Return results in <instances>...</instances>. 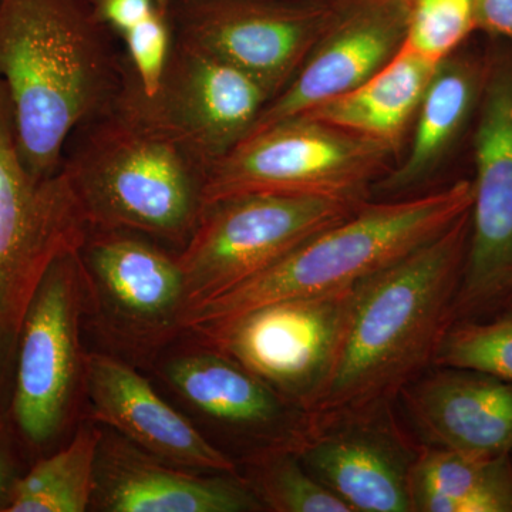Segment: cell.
I'll use <instances>...</instances> for the list:
<instances>
[{
  "label": "cell",
  "mask_w": 512,
  "mask_h": 512,
  "mask_svg": "<svg viewBox=\"0 0 512 512\" xmlns=\"http://www.w3.org/2000/svg\"><path fill=\"white\" fill-rule=\"evenodd\" d=\"M468 239L470 210L360 282L335 359L306 416L393 406L404 387L433 367L451 325Z\"/></svg>",
  "instance_id": "obj_1"
},
{
  "label": "cell",
  "mask_w": 512,
  "mask_h": 512,
  "mask_svg": "<svg viewBox=\"0 0 512 512\" xmlns=\"http://www.w3.org/2000/svg\"><path fill=\"white\" fill-rule=\"evenodd\" d=\"M126 66L89 0H0V77L33 177L62 170L67 138L117 99Z\"/></svg>",
  "instance_id": "obj_2"
},
{
  "label": "cell",
  "mask_w": 512,
  "mask_h": 512,
  "mask_svg": "<svg viewBox=\"0 0 512 512\" xmlns=\"http://www.w3.org/2000/svg\"><path fill=\"white\" fill-rule=\"evenodd\" d=\"M62 171L90 227L138 232L178 252L200 222L210 165L116 99L74 128Z\"/></svg>",
  "instance_id": "obj_3"
},
{
  "label": "cell",
  "mask_w": 512,
  "mask_h": 512,
  "mask_svg": "<svg viewBox=\"0 0 512 512\" xmlns=\"http://www.w3.org/2000/svg\"><path fill=\"white\" fill-rule=\"evenodd\" d=\"M473 204V181L369 200L247 281L192 306L183 330L227 325L271 303L339 291L362 282L446 231Z\"/></svg>",
  "instance_id": "obj_4"
},
{
  "label": "cell",
  "mask_w": 512,
  "mask_h": 512,
  "mask_svg": "<svg viewBox=\"0 0 512 512\" xmlns=\"http://www.w3.org/2000/svg\"><path fill=\"white\" fill-rule=\"evenodd\" d=\"M90 224L62 170L33 177L20 156L0 77V413L8 404L23 319L50 265L83 244Z\"/></svg>",
  "instance_id": "obj_5"
},
{
  "label": "cell",
  "mask_w": 512,
  "mask_h": 512,
  "mask_svg": "<svg viewBox=\"0 0 512 512\" xmlns=\"http://www.w3.org/2000/svg\"><path fill=\"white\" fill-rule=\"evenodd\" d=\"M87 295L76 251L50 265L20 329L5 416L30 461L52 453L83 397Z\"/></svg>",
  "instance_id": "obj_6"
},
{
  "label": "cell",
  "mask_w": 512,
  "mask_h": 512,
  "mask_svg": "<svg viewBox=\"0 0 512 512\" xmlns=\"http://www.w3.org/2000/svg\"><path fill=\"white\" fill-rule=\"evenodd\" d=\"M396 163L389 148L369 138L293 117L251 134L212 165L205 204L255 192L365 202Z\"/></svg>",
  "instance_id": "obj_7"
},
{
  "label": "cell",
  "mask_w": 512,
  "mask_h": 512,
  "mask_svg": "<svg viewBox=\"0 0 512 512\" xmlns=\"http://www.w3.org/2000/svg\"><path fill=\"white\" fill-rule=\"evenodd\" d=\"M77 254L86 322L123 359L148 366L183 335L185 285L177 251L138 232L90 227Z\"/></svg>",
  "instance_id": "obj_8"
},
{
  "label": "cell",
  "mask_w": 512,
  "mask_h": 512,
  "mask_svg": "<svg viewBox=\"0 0 512 512\" xmlns=\"http://www.w3.org/2000/svg\"><path fill=\"white\" fill-rule=\"evenodd\" d=\"M362 204L272 192L208 202L190 241L177 252L185 312L274 265Z\"/></svg>",
  "instance_id": "obj_9"
},
{
  "label": "cell",
  "mask_w": 512,
  "mask_h": 512,
  "mask_svg": "<svg viewBox=\"0 0 512 512\" xmlns=\"http://www.w3.org/2000/svg\"><path fill=\"white\" fill-rule=\"evenodd\" d=\"M474 133L470 239L451 325L512 306V59H490ZM450 325V326H451Z\"/></svg>",
  "instance_id": "obj_10"
},
{
  "label": "cell",
  "mask_w": 512,
  "mask_h": 512,
  "mask_svg": "<svg viewBox=\"0 0 512 512\" xmlns=\"http://www.w3.org/2000/svg\"><path fill=\"white\" fill-rule=\"evenodd\" d=\"M271 100L248 73L175 39L153 96L141 90L128 62L117 96L131 113L192 148L210 168L247 138Z\"/></svg>",
  "instance_id": "obj_11"
},
{
  "label": "cell",
  "mask_w": 512,
  "mask_h": 512,
  "mask_svg": "<svg viewBox=\"0 0 512 512\" xmlns=\"http://www.w3.org/2000/svg\"><path fill=\"white\" fill-rule=\"evenodd\" d=\"M359 285L271 303L227 325L184 332L225 353L305 412L335 359Z\"/></svg>",
  "instance_id": "obj_12"
},
{
  "label": "cell",
  "mask_w": 512,
  "mask_h": 512,
  "mask_svg": "<svg viewBox=\"0 0 512 512\" xmlns=\"http://www.w3.org/2000/svg\"><path fill=\"white\" fill-rule=\"evenodd\" d=\"M174 39L258 80L272 99L335 18L329 0H168Z\"/></svg>",
  "instance_id": "obj_13"
},
{
  "label": "cell",
  "mask_w": 512,
  "mask_h": 512,
  "mask_svg": "<svg viewBox=\"0 0 512 512\" xmlns=\"http://www.w3.org/2000/svg\"><path fill=\"white\" fill-rule=\"evenodd\" d=\"M295 450L350 511L413 512L410 488L421 446L400 429L393 406L306 416Z\"/></svg>",
  "instance_id": "obj_14"
},
{
  "label": "cell",
  "mask_w": 512,
  "mask_h": 512,
  "mask_svg": "<svg viewBox=\"0 0 512 512\" xmlns=\"http://www.w3.org/2000/svg\"><path fill=\"white\" fill-rule=\"evenodd\" d=\"M150 363L154 375L207 423L251 443L252 451L295 447L306 413L234 359L183 332ZM247 453V454H248Z\"/></svg>",
  "instance_id": "obj_15"
},
{
  "label": "cell",
  "mask_w": 512,
  "mask_h": 512,
  "mask_svg": "<svg viewBox=\"0 0 512 512\" xmlns=\"http://www.w3.org/2000/svg\"><path fill=\"white\" fill-rule=\"evenodd\" d=\"M335 18L292 82L259 114L247 137L350 92L402 49L409 0H335Z\"/></svg>",
  "instance_id": "obj_16"
},
{
  "label": "cell",
  "mask_w": 512,
  "mask_h": 512,
  "mask_svg": "<svg viewBox=\"0 0 512 512\" xmlns=\"http://www.w3.org/2000/svg\"><path fill=\"white\" fill-rule=\"evenodd\" d=\"M83 399L86 419L116 431L151 456L190 470L239 474L238 461L208 440L123 357L86 350Z\"/></svg>",
  "instance_id": "obj_17"
},
{
  "label": "cell",
  "mask_w": 512,
  "mask_h": 512,
  "mask_svg": "<svg viewBox=\"0 0 512 512\" xmlns=\"http://www.w3.org/2000/svg\"><path fill=\"white\" fill-rule=\"evenodd\" d=\"M90 510L259 512L265 508L239 474L174 466L103 427Z\"/></svg>",
  "instance_id": "obj_18"
},
{
  "label": "cell",
  "mask_w": 512,
  "mask_h": 512,
  "mask_svg": "<svg viewBox=\"0 0 512 512\" xmlns=\"http://www.w3.org/2000/svg\"><path fill=\"white\" fill-rule=\"evenodd\" d=\"M399 399L424 446L478 457L512 451V382L454 367H431Z\"/></svg>",
  "instance_id": "obj_19"
},
{
  "label": "cell",
  "mask_w": 512,
  "mask_h": 512,
  "mask_svg": "<svg viewBox=\"0 0 512 512\" xmlns=\"http://www.w3.org/2000/svg\"><path fill=\"white\" fill-rule=\"evenodd\" d=\"M491 57L461 46L437 64L402 154L373 187L372 200L421 194L453 153L480 107Z\"/></svg>",
  "instance_id": "obj_20"
},
{
  "label": "cell",
  "mask_w": 512,
  "mask_h": 512,
  "mask_svg": "<svg viewBox=\"0 0 512 512\" xmlns=\"http://www.w3.org/2000/svg\"><path fill=\"white\" fill-rule=\"evenodd\" d=\"M437 64L404 43L366 82L302 116L382 144L399 161Z\"/></svg>",
  "instance_id": "obj_21"
},
{
  "label": "cell",
  "mask_w": 512,
  "mask_h": 512,
  "mask_svg": "<svg viewBox=\"0 0 512 512\" xmlns=\"http://www.w3.org/2000/svg\"><path fill=\"white\" fill-rule=\"evenodd\" d=\"M410 495L413 512H512L511 454L478 457L421 446Z\"/></svg>",
  "instance_id": "obj_22"
},
{
  "label": "cell",
  "mask_w": 512,
  "mask_h": 512,
  "mask_svg": "<svg viewBox=\"0 0 512 512\" xmlns=\"http://www.w3.org/2000/svg\"><path fill=\"white\" fill-rule=\"evenodd\" d=\"M103 427L80 421L62 448L37 458L25 471L8 512H84L92 507L96 458Z\"/></svg>",
  "instance_id": "obj_23"
},
{
  "label": "cell",
  "mask_w": 512,
  "mask_h": 512,
  "mask_svg": "<svg viewBox=\"0 0 512 512\" xmlns=\"http://www.w3.org/2000/svg\"><path fill=\"white\" fill-rule=\"evenodd\" d=\"M239 476L265 511L352 512L303 466L295 447H269L245 454Z\"/></svg>",
  "instance_id": "obj_24"
},
{
  "label": "cell",
  "mask_w": 512,
  "mask_h": 512,
  "mask_svg": "<svg viewBox=\"0 0 512 512\" xmlns=\"http://www.w3.org/2000/svg\"><path fill=\"white\" fill-rule=\"evenodd\" d=\"M433 367L476 370L512 382V306L490 318L453 323Z\"/></svg>",
  "instance_id": "obj_25"
},
{
  "label": "cell",
  "mask_w": 512,
  "mask_h": 512,
  "mask_svg": "<svg viewBox=\"0 0 512 512\" xmlns=\"http://www.w3.org/2000/svg\"><path fill=\"white\" fill-rule=\"evenodd\" d=\"M474 32V0H409L404 43L431 62L453 55Z\"/></svg>",
  "instance_id": "obj_26"
},
{
  "label": "cell",
  "mask_w": 512,
  "mask_h": 512,
  "mask_svg": "<svg viewBox=\"0 0 512 512\" xmlns=\"http://www.w3.org/2000/svg\"><path fill=\"white\" fill-rule=\"evenodd\" d=\"M121 37L126 43L127 62L141 90L147 96H153L174 46L168 0H157L153 12Z\"/></svg>",
  "instance_id": "obj_27"
},
{
  "label": "cell",
  "mask_w": 512,
  "mask_h": 512,
  "mask_svg": "<svg viewBox=\"0 0 512 512\" xmlns=\"http://www.w3.org/2000/svg\"><path fill=\"white\" fill-rule=\"evenodd\" d=\"M32 461L5 413H0V512H8L13 491Z\"/></svg>",
  "instance_id": "obj_28"
},
{
  "label": "cell",
  "mask_w": 512,
  "mask_h": 512,
  "mask_svg": "<svg viewBox=\"0 0 512 512\" xmlns=\"http://www.w3.org/2000/svg\"><path fill=\"white\" fill-rule=\"evenodd\" d=\"M94 15L101 23L123 36L131 28L147 18L157 0H89Z\"/></svg>",
  "instance_id": "obj_29"
},
{
  "label": "cell",
  "mask_w": 512,
  "mask_h": 512,
  "mask_svg": "<svg viewBox=\"0 0 512 512\" xmlns=\"http://www.w3.org/2000/svg\"><path fill=\"white\" fill-rule=\"evenodd\" d=\"M476 32L512 42V0H474Z\"/></svg>",
  "instance_id": "obj_30"
},
{
  "label": "cell",
  "mask_w": 512,
  "mask_h": 512,
  "mask_svg": "<svg viewBox=\"0 0 512 512\" xmlns=\"http://www.w3.org/2000/svg\"><path fill=\"white\" fill-rule=\"evenodd\" d=\"M329 2H335V0H329Z\"/></svg>",
  "instance_id": "obj_31"
}]
</instances>
